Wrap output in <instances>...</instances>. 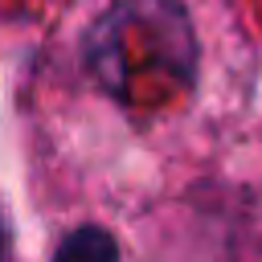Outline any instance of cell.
Wrapping results in <instances>:
<instances>
[{"instance_id": "7a4b0ae2", "label": "cell", "mask_w": 262, "mask_h": 262, "mask_svg": "<svg viewBox=\"0 0 262 262\" xmlns=\"http://www.w3.org/2000/svg\"><path fill=\"white\" fill-rule=\"evenodd\" d=\"M49 262H127L115 225L106 221H70L53 229Z\"/></svg>"}, {"instance_id": "6da1fadb", "label": "cell", "mask_w": 262, "mask_h": 262, "mask_svg": "<svg viewBox=\"0 0 262 262\" xmlns=\"http://www.w3.org/2000/svg\"><path fill=\"white\" fill-rule=\"evenodd\" d=\"M258 70L237 0H70L16 90L33 209L115 225L192 196L246 135Z\"/></svg>"}]
</instances>
